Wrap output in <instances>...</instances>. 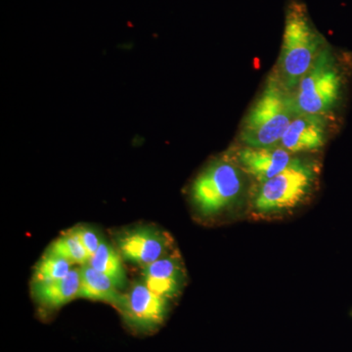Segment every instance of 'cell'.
Returning a JSON list of instances; mask_svg holds the SVG:
<instances>
[{
    "mask_svg": "<svg viewBox=\"0 0 352 352\" xmlns=\"http://www.w3.org/2000/svg\"><path fill=\"white\" fill-rule=\"evenodd\" d=\"M326 132L323 117L298 113L285 131L279 146L293 155L316 151L325 144Z\"/></svg>",
    "mask_w": 352,
    "mask_h": 352,
    "instance_id": "obj_9",
    "label": "cell"
},
{
    "mask_svg": "<svg viewBox=\"0 0 352 352\" xmlns=\"http://www.w3.org/2000/svg\"><path fill=\"white\" fill-rule=\"evenodd\" d=\"M47 251L62 256V258L69 261L73 265L74 264H78L80 266L85 265V264L88 263L90 258H91L82 243L71 230L67 231V232L62 234L60 237H58L50 245Z\"/></svg>",
    "mask_w": 352,
    "mask_h": 352,
    "instance_id": "obj_15",
    "label": "cell"
},
{
    "mask_svg": "<svg viewBox=\"0 0 352 352\" xmlns=\"http://www.w3.org/2000/svg\"><path fill=\"white\" fill-rule=\"evenodd\" d=\"M184 280V266L175 251L143 267V283L166 300L177 296Z\"/></svg>",
    "mask_w": 352,
    "mask_h": 352,
    "instance_id": "obj_10",
    "label": "cell"
},
{
    "mask_svg": "<svg viewBox=\"0 0 352 352\" xmlns=\"http://www.w3.org/2000/svg\"><path fill=\"white\" fill-rule=\"evenodd\" d=\"M325 46V39L310 19L305 4L302 0H289L275 73L292 94Z\"/></svg>",
    "mask_w": 352,
    "mask_h": 352,
    "instance_id": "obj_1",
    "label": "cell"
},
{
    "mask_svg": "<svg viewBox=\"0 0 352 352\" xmlns=\"http://www.w3.org/2000/svg\"><path fill=\"white\" fill-rule=\"evenodd\" d=\"M80 286V267L73 268L67 276L61 279L32 284V293L41 307L52 311L78 298Z\"/></svg>",
    "mask_w": 352,
    "mask_h": 352,
    "instance_id": "obj_11",
    "label": "cell"
},
{
    "mask_svg": "<svg viewBox=\"0 0 352 352\" xmlns=\"http://www.w3.org/2000/svg\"><path fill=\"white\" fill-rule=\"evenodd\" d=\"M344 88V73L326 45L294 90L296 113L325 117L342 101Z\"/></svg>",
    "mask_w": 352,
    "mask_h": 352,
    "instance_id": "obj_3",
    "label": "cell"
},
{
    "mask_svg": "<svg viewBox=\"0 0 352 352\" xmlns=\"http://www.w3.org/2000/svg\"><path fill=\"white\" fill-rule=\"evenodd\" d=\"M80 286L78 298L107 302L116 309H119L124 293H122L110 278L88 264L80 266Z\"/></svg>",
    "mask_w": 352,
    "mask_h": 352,
    "instance_id": "obj_12",
    "label": "cell"
},
{
    "mask_svg": "<svg viewBox=\"0 0 352 352\" xmlns=\"http://www.w3.org/2000/svg\"><path fill=\"white\" fill-rule=\"evenodd\" d=\"M69 230L78 237L90 256H94L95 252L98 250L99 245H101L102 241H103V238L92 227L78 226L73 227Z\"/></svg>",
    "mask_w": 352,
    "mask_h": 352,
    "instance_id": "obj_16",
    "label": "cell"
},
{
    "mask_svg": "<svg viewBox=\"0 0 352 352\" xmlns=\"http://www.w3.org/2000/svg\"><path fill=\"white\" fill-rule=\"evenodd\" d=\"M73 264L69 261L46 251L34 267L32 284L46 283L61 279L71 272Z\"/></svg>",
    "mask_w": 352,
    "mask_h": 352,
    "instance_id": "obj_14",
    "label": "cell"
},
{
    "mask_svg": "<svg viewBox=\"0 0 352 352\" xmlns=\"http://www.w3.org/2000/svg\"><path fill=\"white\" fill-rule=\"evenodd\" d=\"M294 160L293 154L281 146L261 148L244 145L235 153V163L258 184L281 173Z\"/></svg>",
    "mask_w": 352,
    "mask_h": 352,
    "instance_id": "obj_8",
    "label": "cell"
},
{
    "mask_svg": "<svg viewBox=\"0 0 352 352\" xmlns=\"http://www.w3.org/2000/svg\"><path fill=\"white\" fill-rule=\"evenodd\" d=\"M317 173L310 162L294 160L281 173L259 184L252 200L254 214L270 217L294 210L311 193Z\"/></svg>",
    "mask_w": 352,
    "mask_h": 352,
    "instance_id": "obj_4",
    "label": "cell"
},
{
    "mask_svg": "<svg viewBox=\"0 0 352 352\" xmlns=\"http://www.w3.org/2000/svg\"><path fill=\"white\" fill-rule=\"evenodd\" d=\"M242 171L229 160H217L207 166L192 184V201L197 210L210 217L232 206L244 188Z\"/></svg>",
    "mask_w": 352,
    "mask_h": 352,
    "instance_id": "obj_5",
    "label": "cell"
},
{
    "mask_svg": "<svg viewBox=\"0 0 352 352\" xmlns=\"http://www.w3.org/2000/svg\"><path fill=\"white\" fill-rule=\"evenodd\" d=\"M171 244L170 235L155 226L132 227L117 237L118 250L122 259L141 267L170 254Z\"/></svg>",
    "mask_w": 352,
    "mask_h": 352,
    "instance_id": "obj_7",
    "label": "cell"
},
{
    "mask_svg": "<svg viewBox=\"0 0 352 352\" xmlns=\"http://www.w3.org/2000/svg\"><path fill=\"white\" fill-rule=\"evenodd\" d=\"M296 115L293 94L274 72L245 116L241 127V141L251 147H276Z\"/></svg>",
    "mask_w": 352,
    "mask_h": 352,
    "instance_id": "obj_2",
    "label": "cell"
},
{
    "mask_svg": "<svg viewBox=\"0 0 352 352\" xmlns=\"http://www.w3.org/2000/svg\"><path fill=\"white\" fill-rule=\"evenodd\" d=\"M122 261L124 259L119 250L103 239L87 264L110 278L113 284L122 291L127 285L126 272Z\"/></svg>",
    "mask_w": 352,
    "mask_h": 352,
    "instance_id": "obj_13",
    "label": "cell"
},
{
    "mask_svg": "<svg viewBox=\"0 0 352 352\" xmlns=\"http://www.w3.org/2000/svg\"><path fill=\"white\" fill-rule=\"evenodd\" d=\"M118 311L132 332L147 335L161 327L168 314V300L148 288L143 281L134 282Z\"/></svg>",
    "mask_w": 352,
    "mask_h": 352,
    "instance_id": "obj_6",
    "label": "cell"
}]
</instances>
